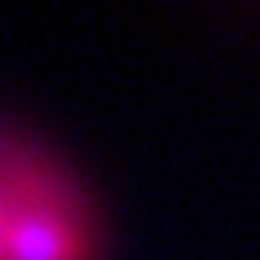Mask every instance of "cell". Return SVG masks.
I'll list each match as a JSON object with an SVG mask.
<instances>
[{"instance_id": "1", "label": "cell", "mask_w": 260, "mask_h": 260, "mask_svg": "<svg viewBox=\"0 0 260 260\" xmlns=\"http://www.w3.org/2000/svg\"><path fill=\"white\" fill-rule=\"evenodd\" d=\"M4 260H104L100 211L73 169L16 130Z\"/></svg>"}, {"instance_id": "2", "label": "cell", "mask_w": 260, "mask_h": 260, "mask_svg": "<svg viewBox=\"0 0 260 260\" xmlns=\"http://www.w3.org/2000/svg\"><path fill=\"white\" fill-rule=\"evenodd\" d=\"M12 146H16V130L0 126V260H4V226H8L12 199Z\"/></svg>"}]
</instances>
